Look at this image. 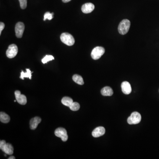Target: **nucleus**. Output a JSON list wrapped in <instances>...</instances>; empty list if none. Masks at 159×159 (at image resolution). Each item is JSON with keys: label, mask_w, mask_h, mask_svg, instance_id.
Wrapping results in <instances>:
<instances>
[{"label": "nucleus", "mask_w": 159, "mask_h": 159, "mask_svg": "<svg viewBox=\"0 0 159 159\" xmlns=\"http://www.w3.org/2000/svg\"><path fill=\"white\" fill-rule=\"evenodd\" d=\"M131 26V22L127 19L122 20L118 27V32L121 35H125L128 32Z\"/></svg>", "instance_id": "nucleus-1"}, {"label": "nucleus", "mask_w": 159, "mask_h": 159, "mask_svg": "<svg viewBox=\"0 0 159 159\" xmlns=\"http://www.w3.org/2000/svg\"><path fill=\"white\" fill-rule=\"evenodd\" d=\"M62 42L68 46H72L75 43L73 36L68 33H63L60 36Z\"/></svg>", "instance_id": "nucleus-2"}, {"label": "nucleus", "mask_w": 159, "mask_h": 159, "mask_svg": "<svg viewBox=\"0 0 159 159\" xmlns=\"http://www.w3.org/2000/svg\"><path fill=\"white\" fill-rule=\"evenodd\" d=\"M0 149L3 152L8 155H12L13 153V146L11 144L9 143H6L4 140H2L0 142Z\"/></svg>", "instance_id": "nucleus-3"}, {"label": "nucleus", "mask_w": 159, "mask_h": 159, "mask_svg": "<svg viewBox=\"0 0 159 159\" xmlns=\"http://www.w3.org/2000/svg\"><path fill=\"white\" fill-rule=\"evenodd\" d=\"M104 53V48L101 46H96L92 50L91 57L94 60H98L101 57Z\"/></svg>", "instance_id": "nucleus-4"}, {"label": "nucleus", "mask_w": 159, "mask_h": 159, "mask_svg": "<svg viewBox=\"0 0 159 159\" xmlns=\"http://www.w3.org/2000/svg\"><path fill=\"white\" fill-rule=\"evenodd\" d=\"M142 117L140 113L138 112H133L128 118L127 122L130 125L137 124L141 122Z\"/></svg>", "instance_id": "nucleus-5"}, {"label": "nucleus", "mask_w": 159, "mask_h": 159, "mask_svg": "<svg viewBox=\"0 0 159 159\" xmlns=\"http://www.w3.org/2000/svg\"><path fill=\"white\" fill-rule=\"evenodd\" d=\"M55 135L57 137L60 138L63 142H66L68 138L67 133L65 129L60 127L57 129L55 132Z\"/></svg>", "instance_id": "nucleus-6"}, {"label": "nucleus", "mask_w": 159, "mask_h": 159, "mask_svg": "<svg viewBox=\"0 0 159 159\" xmlns=\"http://www.w3.org/2000/svg\"><path fill=\"white\" fill-rule=\"evenodd\" d=\"M18 50L17 46L14 44L10 45L8 46L6 51V56L9 58H12L16 56L17 54Z\"/></svg>", "instance_id": "nucleus-7"}, {"label": "nucleus", "mask_w": 159, "mask_h": 159, "mask_svg": "<svg viewBox=\"0 0 159 159\" xmlns=\"http://www.w3.org/2000/svg\"><path fill=\"white\" fill-rule=\"evenodd\" d=\"M25 26L22 22H18L16 24L15 26V32L17 38H21L22 37L24 32Z\"/></svg>", "instance_id": "nucleus-8"}, {"label": "nucleus", "mask_w": 159, "mask_h": 159, "mask_svg": "<svg viewBox=\"0 0 159 159\" xmlns=\"http://www.w3.org/2000/svg\"><path fill=\"white\" fill-rule=\"evenodd\" d=\"M15 95L16 100L19 104L21 105H25L27 104V100L26 96L24 95L21 94L20 91H15Z\"/></svg>", "instance_id": "nucleus-9"}, {"label": "nucleus", "mask_w": 159, "mask_h": 159, "mask_svg": "<svg viewBox=\"0 0 159 159\" xmlns=\"http://www.w3.org/2000/svg\"><path fill=\"white\" fill-rule=\"evenodd\" d=\"M95 6L91 3H87L83 5L82 7V10L84 13H89L94 10Z\"/></svg>", "instance_id": "nucleus-10"}, {"label": "nucleus", "mask_w": 159, "mask_h": 159, "mask_svg": "<svg viewBox=\"0 0 159 159\" xmlns=\"http://www.w3.org/2000/svg\"><path fill=\"white\" fill-rule=\"evenodd\" d=\"M105 133V129L104 127H98L93 130L92 132V135L94 138H98L104 135Z\"/></svg>", "instance_id": "nucleus-11"}, {"label": "nucleus", "mask_w": 159, "mask_h": 159, "mask_svg": "<svg viewBox=\"0 0 159 159\" xmlns=\"http://www.w3.org/2000/svg\"><path fill=\"white\" fill-rule=\"evenodd\" d=\"M122 90L123 93L126 95L130 94L132 92L131 84L128 82H124L122 83Z\"/></svg>", "instance_id": "nucleus-12"}, {"label": "nucleus", "mask_w": 159, "mask_h": 159, "mask_svg": "<svg viewBox=\"0 0 159 159\" xmlns=\"http://www.w3.org/2000/svg\"><path fill=\"white\" fill-rule=\"evenodd\" d=\"M41 122V119L39 117H35L32 118L30 122V128L32 130H35L37 127L39 123Z\"/></svg>", "instance_id": "nucleus-13"}, {"label": "nucleus", "mask_w": 159, "mask_h": 159, "mask_svg": "<svg viewBox=\"0 0 159 159\" xmlns=\"http://www.w3.org/2000/svg\"><path fill=\"white\" fill-rule=\"evenodd\" d=\"M101 93L104 96H110L113 95V91L111 87L106 86L101 89Z\"/></svg>", "instance_id": "nucleus-14"}, {"label": "nucleus", "mask_w": 159, "mask_h": 159, "mask_svg": "<svg viewBox=\"0 0 159 159\" xmlns=\"http://www.w3.org/2000/svg\"><path fill=\"white\" fill-rule=\"evenodd\" d=\"M62 103L64 105L70 107L72 104L73 103V100L69 97H64L62 100Z\"/></svg>", "instance_id": "nucleus-15"}, {"label": "nucleus", "mask_w": 159, "mask_h": 159, "mask_svg": "<svg viewBox=\"0 0 159 159\" xmlns=\"http://www.w3.org/2000/svg\"><path fill=\"white\" fill-rule=\"evenodd\" d=\"M10 117L4 112L0 113V120L3 123H7L10 121Z\"/></svg>", "instance_id": "nucleus-16"}, {"label": "nucleus", "mask_w": 159, "mask_h": 159, "mask_svg": "<svg viewBox=\"0 0 159 159\" xmlns=\"http://www.w3.org/2000/svg\"><path fill=\"white\" fill-rule=\"evenodd\" d=\"M73 80L75 83L80 85H83L84 84L83 79L82 77V76L80 75H77V74L73 75Z\"/></svg>", "instance_id": "nucleus-17"}, {"label": "nucleus", "mask_w": 159, "mask_h": 159, "mask_svg": "<svg viewBox=\"0 0 159 159\" xmlns=\"http://www.w3.org/2000/svg\"><path fill=\"white\" fill-rule=\"evenodd\" d=\"M32 72L28 68L26 69V72L24 73L23 71H22L21 73V77L20 78L22 80H24L25 77L29 78L30 79H32Z\"/></svg>", "instance_id": "nucleus-18"}, {"label": "nucleus", "mask_w": 159, "mask_h": 159, "mask_svg": "<svg viewBox=\"0 0 159 159\" xmlns=\"http://www.w3.org/2000/svg\"><path fill=\"white\" fill-rule=\"evenodd\" d=\"M69 108L73 111H77L79 110L80 108V105L77 102H73Z\"/></svg>", "instance_id": "nucleus-19"}, {"label": "nucleus", "mask_w": 159, "mask_h": 159, "mask_svg": "<svg viewBox=\"0 0 159 159\" xmlns=\"http://www.w3.org/2000/svg\"><path fill=\"white\" fill-rule=\"evenodd\" d=\"M54 57L52 55H46L42 59V62L44 64H46L48 62L50 61L53 60H54Z\"/></svg>", "instance_id": "nucleus-20"}, {"label": "nucleus", "mask_w": 159, "mask_h": 159, "mask_svg": "<svg viewBox=\"0 0 159 159\" xmlns=\"http://www.w3.org/2000/svg\"><path fill=\"white\" fill-rule=\"evenodd\" d=\"M53 15H54V13H50L49 12H46L44 15V21H45L47 19L50 21L51 20L53 19Z\"/></svg>", "instance_id": "nucleus-21"}, {"label": "nucleus", "mask_w": 159, "mask_h": 159, "mask_svg": "<svg viewBox=\"0 0 159 159\" xmlns=\"http://www.w3.org/2000/svg\"><path fill=\"white\" fill-rule=\"evenodd\" d=\"M22 9H24L26 8L27 6V0H19Z\"/></svg>", "instance_id": "nucleus-22"}, {"label": "nucleus", "mask_w": 159, "mask_h": 159, "mask_svg": "<svg viewBox=\"0 0 159 159\" xmlns=\"http://www.w3.org/2000/svg\"><path fill=\"white\" fill-rule=\"evenodd\" d=\"M5 26V24L1 22L0 23V35H1V32H2V30L4 29Z\"/></svg>", "instance_id": "nucleus-23"}, {"label": "nucleus", "mask_w": 159, "mask_h": 159, "mask_svg": "<svg viewBox=\"0 0 159 159\" xmlns=\"http://www.w3.org/2000/svg\"><path fill=\"white\" fill-rule=\"evenodd\" d=\"M62 1L63 2H64V3H67V2L71 1V0H62Z\"/></svg>", "instance_id": "nucleus-24"}, {"label": "nucleus", "mask_w": 159, "mask_h": 159, "mask_svg": "<svg viewBox=\"0 0 159 159\" xmlns=\"http://www.w3.org/2000/svg\"><path fill=\"white\" fill-rule=\"evenodd\" d=\"M16 158L14 156H11L8 158V159H15Z\"/></svg>", "instance_id": "nucleus-25"}]
</instances>
